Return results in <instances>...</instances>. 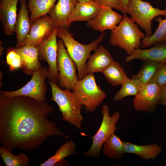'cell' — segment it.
Returning a JSON list of instances; mask_svg holds the SVG:
<instances>
[{
  "mask_svg": "<svg viewBox=\"0 0 166 166\" xmlns=\"http://www.w3.org/2000/svg\"><path fill=\"white\" fill-rule=\"evenodd\" d=\"M134 59L152 61L161 63L166 61V42L156 43L147 49H136L131 55L125 58V61L129 62Z\"/></svg>",
  "mask_w": 166,
  "mask_h": 166,
  "instance_id": "cell-18",
  "label": "cell"
},
{
  "mask_svg": "<svg viewBox=\"0 0 166 166\" xmlns=\"http://www.w3.org/2000/svg\"><path fill=\"white\" fill-rule=\"evenodd\" d=\"M160 104L166 106V84L161 88L158 105Z\"/></svg>",
  "mask_w": 166,
  "mask_h": 166,
  "instance_id": "cell-33",
  "label": "cell"
},
{
  "mask_svg": "<svg viewBox=\"0 0 166 166\" xmlns=\"http://www.w3.org/2000/svg\"><path fill=\"white\" fill-rule=\"evenodd\" d=\"M101 6H106L119 10V0H93Z\"/></svg>",
  "mask_w": 166,
  "mask_h": 166,
  "instance_id": "cell-32",
  "label": "cell"
},
{
  "mask_svg": "<svg viewBox=\"0 0 166 166\" xmlns=\"http://www.w3.org/2000/svg\"><path fill=\"white\" fill-rule=\"evenodd\" d=\"M76 153V147L73 140H70L62 145L52 156L43 163L41 166H54L61 162H65L64 158L75 155Z\"/></svg>",
  "mask_w": 166,
  "mask_h": 166,
  "instance_id": "cell-23",
  "label": "cell"
},
{
  "mask_svg": "<svg viewBox=\"0 0 166 166\" xmlns=\"http://www.w3.org/2000/svg\"><path fill=\"white\" fill-rule=\"evenodd\" d=\"M161 87L153 83L142 85L133 100V107L139 112L153 113L156 109Z\"/></svg>",
  "mask_w": 166,
  "mask_h": 166,
  "instance_id": "cell-11",
  "label": "cell"
},
{
  "mask_svg": "<svg viewBox=\"0 0 166 166\" xmlns=\"http://www.w3.org/2000/svg\"><path fill=\"white\" fill-rule=\"evenodd\" d=\"M126 10L134 22L144 30L147 37L152 34V20L160 15L166 17V9L154 8L150 3L142 0H128Z\"/></svg>",
  "mask_w": 166,
  "mask_h": 166,
  "instance_id": "cell-7",
  "label": "cell"
},
{
  "mask_svg": "<svg viewBox=\"0 0 166 166\" xmlns=\"http://www.w3.org/2000/svg\"><path fill=\"white\" fill-rule=\"evenodd\" d=\"M101 6L94 0L83 2H77L68 20L70 25L73 22L87 21L93 19L96 17Z\"/></svg>",
  "mask_w": 166,
  "mask_h": 166,
  "instance_id": "cell-20",
  "label": "cell"
},
{
  "mask_svg": "<svg viewBox=\"0 0 166 166\" xmlns=\"http://www.w3.org/2000/svg\"><path fill=\"white\" fill-rule=\"evenodd\" d=\"M56 27L49 15L38 18L32 24L24 45L38 47L50 37Z\"/></svg>",
  "mask_w": 166,
  "mask_h": 166,
  "instance_id": "cell-12",
  "label": "cell"
},
{
  "mask_svg": "<svg viewBox=\"0 0 166 166\" xmlns=\"http://www.w3.org/2000/svg\"><path fill=\"white\" fill-rule=\"evenodd\" d=\"M102 149L106 157L115 160H121L125 153L123 141L114 133L104 143Z\"/></svg>",
  "mask_w": 166,
  "mask_h": 166,
  "instance_id": "cell-22",
  "label": "cell"
},
{
  "mask_svg": "<svg viewBox=\"0 0 166 166\" xmlns=\"http://www.w3.org/2000/svg\"><path fill=\"white\" fill-rule=\"evenodd\" d=\"M148 83H153L161 87L166 84V61L161 63Z\"/></svg>",
  "mask_w": 166,
  "mask_h": 166,
  "instance_id": "cell-31",
  "label": "cell"
},
{
  "mask_svg": "<svg viewBox=\"0 0 166 166\" xmlns=\"http://www.w3.org/2000/svg\"><path fill=\"white\" fill-rule=\"evenodd\" d=\"M48 74V68L42 66L34 73L30 80L22 87L13 91L1 90L0 93L9 97L25 96L39 101L45 102L47 86L45 80L47 78Z\"/></svg>",
  "mask_w": 166,
  "mask_h": 166,
  "instance_id": "cell-9",
  "label": "cell"
},
{
  "mask_svg": "<svg viewBox=\"0 0 166 166\" xmlns=\"http://www.w3.org/2000/svg\"><path fill=\"white\" fill-rule=\"evenodd\" d=\"M121 85V89L114 97L116 101H121L129 96H135L139 93L141 86L138 80L128 78Z\"/></svg>",
  "mask_w": 166,
  "mask_h": 166,
  "instance_id": "cell-28",
  "label": "cell"
},
{
  "mask_svg": "<svg viewBox=\"0 0 166 166\" xmlns=\"http://www.w3.org/2000/svg\"><path fill=\"white\" fill-rule=\"evenodd\" d=\"M57 66L58 72V85L61 89L73 90L78 81L77 65L69 54L62 40L57 41Z\"/></svg>",
  "mask_w": 166,
  "mask_h": 166,
  "instance_id": "cell-8",
  "label": "cell"
},
{
  "mask_svg": "<svg viewBox=\"0 0 166 166\" xmlns=\"http://www.w3.org/2000/svg\"><path fill=\"white\" fill-rule=\"evenodd\" d=\"M52 97L51 100L57 105L61 112L63 121L79 129L81 126L83 117L81 113L82 105L71 90L60 88L56 83L49 81Z\"/></svg>",
  "mask_w": 166,
  "mask_h": 166,
  "instance_id": "cell-4",
  "label": "cell"
},
{
  "mask_svg": "<svg viewBox=\"0 0 166 166\" xmlns=\"http://www.w3.org/2000/svg\"><path fill=\"white\" fill-rule=\"evenodd\" d=\"M0 154L6 166H28L30 164L29 158L24 153H20L15 156L2 146L0 147Z\"/></svg>",
  "mask_w": 166,
  "mask_h": 166,
  "instance_id": "cell-29",
  "label": "cell"
},
{
  "mask_svg": "<svg viewBox=\"0 0 166 166\" xmlns=\"http://www.w3.org/2000/svg\"><path fill=\"white\" fill-rule=\"evenodd\" d=\"M144 34L139 29L138 25L126 14L117 27L111 30L109 43L124 49L128 56L139 48Z\"/></svg>",
  "mask_w": 166,
  "mask_h": 166,
  "instance_id": "cell-3",
  "label": "cell"
},
{
  "mask_svg": "<svg viewBox=\"0 0 166 166\" xmlns=\"http://www.w3.org/2000/svg\"><path fill=\"white\" fill-rule=\"evenodd\" d=\"M54 109L47 102L22 96L0 93V142L10 151L35 149L51 136L69 137L48 120Z\"/></svg>",
  "mask_w": 166,
  "mask_h": 166,
  "instance_id": "cell-1",
  "label": "cell"
},
{
  "mask_svg": "<svg viewBox=\"0 0 166 166\" xmlns=\"http://www.w3.org/2000/svg\"><path fill=\"white\" fill-rule=\"evenodd\" d=\"M6 62L9 66L10 71L18 69L21 67V59L20 55L14 48L9 47L6 53Z\"/></svg>",
  "mask_w": 166,
  "mask_h": 166,
  "instance_id": "cell-30",
  "label": "cell"
},
{
  "mask_svg": "<svg viewBox=\"0 0 166 166\" xmlns=\"http://www.w3.org/2000/svg\"><path fill=\"white\" fill-rule=\"evenodd\" d=\"M80 103L91 113L106 97L105 92L97 85L93 73L87 75L78 81L72 90Z\"/></svg>",
  "mask_w": 166,
  "mask_h": 166,
  "instance_id": "cell-5",
  "label": "cell"
},
{
  "mask_svg": "<svg viewBox=\"0 0 166 166\" xmlns=\"http://www.w3.org/2000/svg\"><path fill=\"white\" fill-rule=\"evenodd\" d=\"M57 0H28L27 7L30 12L32 24L38 18L48 14Z\"/></svg>",
  "mask_w": 166,
  "mask_h": 166,
  "instance_id": "cell-25",
  "label": "cell"
},
{
  "mask_svg": "<svg viewBox=\"0 0 166 166\" xmlns=\"http://www.w3.org/2000/svg\"><path fill=\"white\" fill-rule=\"evenodd\" d=\"M18 0H1L0 3V19L4 34L11 35L14 28L18 15L17 4Z\"/></svg>",
  "mask_w": 166,
  "mask_h": 166,
  "instance_id": "cell-17",
  "label": "cell"
},
{
  "mask_svg": "<svg viewBox=\"0 0 166 166\" xmlns=\"http://www.w3.org/2000/svg\"><path fill=\"white\" fill-rule=\"evenodd\" d=\"M20 56L22 72L25 74L32 75L42 67L38 57L37 47L25 45L18 49L14 48Z\"/></svg>",
  "mask_w": 166,
  "mask_h": 166,
  "instance_id": "cell-15",
  "label": "cell"
},
{
  "mask_svg": "<svg viewBox=\"0 0 166 166\" xmlns=\"http://www.w3.org/2000/svg\"><path fill=\"white\" fill-rule=\"evenodd\" d=\"M77 2V0H58L53 5L48 14L56 26L68 30L69 19Z\"/></svg>",
  "mask_w": 166,
  "mask_h": 166,
  "instance_id": "cell-14",
  "label": "cell"
},
{
  "mask_svg": "<svg viewBox=\"0 0 166 166\" xmlns=\"http://www.w3.org/2000/svg\"><path fill=\"white\" fill-rule=\"evenodd\" d=\"M143 61L138 72L131 77V78L138 80L141 86L149 83L161 63L152 61Z\"/></svg>",
  "mask_w": 166,
  "mask_h": 166,
  "instance_id": "cell-27",
  "label": "cell"
},
{
  "mask_svg": "<svg viewBox=\"0 0 166 166\" xmlns=\"http://www.w3.org/2000/svg\"><path fill=\"white\" fill-rule=\"evenodd\" d=\"M102 73L107 81L114 86L121 85L128 78L124 69L116 61L107 66Z\"/></svg>",
  "mask_w": 166,
  "mask_h": 166,
  "instance_id": "cell-24",
  "label": "cell"
},
{
  "mask_svg": "<svg viewBox=\"0 0 166 166\" xmlns=\"http://www.w3.org/2000/svg\"><path fill=\"white\" fill-rule=\"evenodd\" d=\"M4 50V48L2 46V41L1 40L0 42V55L1 57L2 55Z\"/></svg>",
  "mask_w": 166,
  "mask_h": 166,
  "instance_id": "cell-35",
  "label": "cell"
},
{
  "mask_svg": "<svg viewBox=\"0 0 166 166\" xmlns=\"http://www.w3.org/2000/svg\"><path fill=\"white\" fill-rule=\"evenodd\" d=\"M128 0H119V10L124 14H127L126 6Z\"/></svg>",
  "mask_w": 166,
  "mask_h": 166,
  "instance_id": "cell-34",
  "label": "cell"
},
{
  "mask_svg": "<svg viewBox=\"0 0 166 166\" xmlns=\"http://www.w3.org/2000/svg\"><path fill=\"white\" fill-rule=\"evenodd\" d=\"M155 20L158 22V27L154 33L149 37L145 36L142 40L140 47L145 49L158 43L166 42V18L158 16Z\"/></svg>",
  "mask_w": 166,
  "mask_h": 166,
  "instance_id": "cell-26",
  "label": "cell"
},
{
  "mask_svg": "<svg viewBox=\"0 0 166 166\" xmlns=\"http://www.w3.org/2000/svg\"><path fill=\"white\" fill-rule=\"evenodd\" d=\"M113 61L109 51L103 45H99L94 53L90 55L86 64L87 75L97 72L102 73Z\"/></svg>",
  "mask_w": 166,
  "mask_h": 166,
  "instance_id": "cell-19",
  "label": "cell"
},
{
  "mask_svg": "<svg viewBox=\"0 0 166 166\" xmlns=\"http://www.w3.org/2000/svg\"><path fill=\"white\" fill-rule=\"evenodd\" d=\"M73 35L68 30L58 28L57 36L62 40L69 54L76 64L78 79L80 81L87 75L85 70L86 61L91 52L95 51L103 41L105 33H102L98 38L87 45L79 42L74 39Z\"/></svg>",
  "mask_w": 166,
  "mask_h": 166,
  "instance_id": "cell-2",
  "label": "cell"
},
{
  "mask_svg": "<svg viewBox=\"0 0 166 166\" xmlns=\"http://www.w3.org/2000/svg\"><path fill=\"white\" fill-rule=\"evenodd\" d=\"M93 0H77V2H83Z\"/></svg>",
  "mask_w": 166,
  "mask_h": 166,
  "instance_id": "cell-36",
  "label": "cell"
},
{
  "mask_svg": "<svg viewBox=\"0 0 166 166\" xmlns=\"http://www.w3.org/2000/svg\"><path fill=\"white\" fill-rule=\"evenodd\" d=\"M58 28L56 26L50 37L37 47L39 60L47 62L49 65V74L47 78L48 81L56 83L57 82L58 77L57 66Z\"/></svg>",
  "mask_w": 166,
  "mask_h": 166,
  "instance_id": "cell-10",
  "label": "cell"
},
{
  "mask_svg": "<svg viewBox=\"0 0 166 166\" xmlns=\"http://www.w3.org/2000/svg\"><path fill=\"white\" fill-rule=\"evenodd\" d=\"M110 6H102L96 17L88 22L87 26L101 33L107 30L115 28L123 18L121 15L114 11Z\"/></svg>",
  "mask_w": 166,
  "mask_h": 166,
  "instance_id": "cell-13",
  "label": "cell"
},
{
  "mask_svg": "<svg viewBox=\"0 0 166 166\" xmlns=\"http://www.w3.org/2000/svg\"><path fill=\"white\" fill-rule=\"evenodd\" d=\"M101 112L103 116L101 124L96 134L91 137L93 141L90 149L83 153L85 157L99 158L104 143L118 129L116 125L119 119L120 113L116 112L110 116L107 105H102Z\"/></svg>",
  "mask_w": 166,
  "mask_h": 166,
  "instance_id": "cell-6",
  "label": "cell"
},
{
  "mask_svg": "<svg viewBox=\"0 0 166 166\" xmlns=\"http://www.w3.org/2000/svg\"><path fill=\"white\" fill-rule=\"evenodd\" d=\"M125 153L134 154L145 160L155 159L163 150L161 145L157 143L139 145L128 141H123Z\"/></svg>",
  "mask_w": 166,
  "mask_h": 166,
  "instance_id": "cell-21",
  "label": "cell"
},
{
  "mask_svg": "<svg viewBox=\"0 0 166 166\" xmlns=\"http://www.w3.org/2000/svg\"><path fill=\"white\" fill-rule=\"evenodd\" d=\"M20 0V7L14 28L17 39L15 49L19 48L24 46L32 25L29 16L26 0Z\"/></svg>",
  "mask_w": 166,
  "mask_h": 166,
  "instance_id": "cell-16",
  "label": "cell"
}]
</instances>
